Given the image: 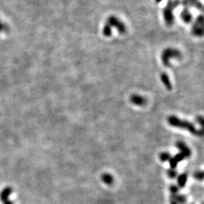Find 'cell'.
<instances>
[{
	"instance_id": "6da1fadb",
	"label": "cell",
	"mask_w": 204,
	"mask_h": 204,
	"mask_svg": "<svg viewBox=\"0 0 204 204\" xmlns=\"http://www.w3.org/2000/svg\"><path fill=\"white\" fill-rule=\"evenodd\" d=\"M168 122L170 125L174 127H179L181 129H184L189 131L192 134L195 135H202V130L199 131L196 129L195 127L191 122H188L187 120H181L176 116H170L168 118Z\"/></svg>"
},
{
	"instance_id": "7a4b0ae2",
	"label": "cell",
	"mask_w": 204,
	"mask_h": 204,
	"mask_svg": "<svg viewBox=\"0 0 204 204\" xmlns=\"http://www.w3.org/2000/svg\"><path fill=\"white\" fill-rule=\"evenodd\" d=\"M180 4L179 0H169L167 5L165 7L163 10L164 19L166 23L168 25H171L174 22V15L173 11L176 7Z\"/></svg>"
},
{
	"instance_id": "3957f363",
	"label": "cell",
	"mask_w": 204,
	"mask_h": 204,
	"mask_svg": "<svg viewBox=\"0 0 204 204\" xmlns=\"http://www.w3.org/2000/svg\"><path fill=\"white\" fill-rule=\"evenodd\" d=\"M181 57H182V54L179 50L174 48H167L162 52L161 60L164 66L169 67L171 66L170 63L171 59H180Z\"/></svg>"
},
{
	"instance_id": "277c9868",
	"label": "cell",
	"mask_w": 204,
	"mask_h": 204,
	"mask_svg": "<svg viewBox=\"0 0 204 204\" xmlns=\"http://www.w3.org/2000/svg\"><path fill=\"white\" fill-rule=\"evenodd\" d=\"M204 31V21L202 15H199L192 27V32L196 36H202Z\"/></svg>"
},
{
	"instance_id": "5b68a950",
	"label": "cell",
	"mask_w": 204,
	"mask_h": 204,
	"mask_svg": "<svg viewBox=\"0 0 204 204\" xmlns=\"http://www.w3.org/2000/svg\"><path fill=\"white\" fill-rule=\"evenodd\" d=\"M107 23L110 25L111 27L112 26L115 27L120 34H124L126 32V25L116 17L111 16L109 17L107 19Z\"/></svg>"
},
{
	"instance_id": "8992f818",
	"label": "cell",
	"mask_w": 204,
	"mask_h": 204,
	"mask_svg": "<svg viewBox=\"0 0 204 204\" xmlns=\"http://www.w3.org/2000/svg\"><path fill=\"white\" fill-rule=\"evenodd\" d=\"M130 101L131 103L135 104L137 106H143L147 103V100L144 97L138 95V94H133L130 97Z\"/></svg>"
},
{
	"instance_id": "52a82bcc",
	"label": "cell",
	"mask_w": 204,
	"mask_h": 204,
	"mask_svg": "<svg viewBox=\"0 0 204 204\" xmlns=\"http://www.w3.org/2000/svg\"><path fill=\"white\" fill-rule=\"evenodd\" d=\"M161 77V80L162 82V83L164 84L165 87L168 90H171L172 89V85L171 84V80H170L168 75L166 73H162L160 75Z\"/></svg>"
},
{
	"instance_id": "ba28073f",
	"label": "cell",
	"mask_w": 204,
	"mask_h": 204,
	"mask_svg": "<svg viewBox=\"0 0 204 204\" xmlns=\"http://www.w3.org/2000/svg\"><path fill=\"white\" fill-rule=\"evenodd\" d=\"M180 17L182 20L186 23H189L192 20V15L188 8H185L180 13Z\"/></svg>"
},
{
	"instance_id": "9c48e42d",
	"label": "cell",
	"mask_w": 204,
	"mask_h": 204,
	"mask_svg": "<svg viewBox=\"0 0 204 204\" xmlns=\"http://www.w3.org/2000/svg\"><path fill=\"white\" fill-rule=\"evenodd\" d=\"M183 5L185 6H194L199 9H202L203 6L202 3L198 0H184L182 2Z\"/></svg>"
},
{
	"instance_id": "30bf717a",
	"label": "cell",
	"mask_w": 204,
	"mask_h": 204,
	"mask_svg": "<svg viewBox=\"0 0 204 204\" xmlns=\"http://www.w3.org/2000/svg\"><path fill=\"white\" fill-rule=\"evenodd\" d=\"M177 147H178V149L181 151V153H182L184 155L186 156V157L190 156V151L186 147V145L184 144V143L182 142H178V143H177Z\"/></svg>"
},
{
	"instance_id": "8fae6325",
	"label": "cell",
	"mask_w": 204,
	"mask_h": 204,
	"mask_svg": "<svg viewBox=\"0 0 204 204\" xmlns=\"http://www.w3.org/2000/svg\"><path fill=\"white\" fill-rule=\"evenodd\" d=\"M103 32L105 36L107 37L110 36L112 35V27L108 24L107 23L104 26Z\"/></svg>"
},
{
	"instance_id": "7c38bea8",
	"label": "cell",
	"mask_w": 204,
	"mask_h": 204,
	"mask_svg": "<svg viewBox=\"0 0 204 204\" xmlns=\"http://www.w3.org/2000/svg\"><path fill=\"white\" fill-rule=\"evenodd\" d=\"M102 179H103V180L105 183H107L108 184H110L113 182L112 176L110 175H108V174L103 175V176H102Z\"/></svg>"
},
{
	"instance_id": "4fadbf2b",
	"label": "cell",
	"mask_w": 204,
	"mask_h": 204,
	"mask_svg": "<svg viewBox=\"0 0 204 204\" xmlns=\"http://www.w3.org/2000/svg\"><path fill=\"white\" fill-rule=\"evenodd\" d=\"M187 180V176L186 175H182L179 176V178L178 179V182L179 186L181 187L184 186Z\"/></svg>"
},
{
	"instance_id": "5bb4252c",
	"label": "cell",
	"mask_w": 204,
	"mask_h": 204,
	"mask_svg": "<svg viewBox=\"0 0 204 204\" xmlns=\"http://www.w3.org/2000/svg\"><path fill=\"white\" fill-rule=\"evenodd\" d=\"M160 158L162 161H165L168 160L169 158H171V155H170V154L167 153H163L161 155Z\"/></svg>"
},
{
	"instance_id": "9a60e30c",
	"label": "cell",
	"mask_w": 204,
	"mask_h": 204,
	"mask_svg": "<svg viewBox=\"0 0 204 204\" xmlns=\"http://www.w3.org/2000/svg\"><path fill=\"white\" fill-rule=\"evenodd\" d=\"M176 201L177 202L183 203L186 202V198H185V197L183 195H178V197L176 198Z\"/></svg>"
},
{
	"instance_id": "2e32d148",
	"label": "cell",
	"mask_w": 204,
	"mask_h": 204,
	"mask_svg": "<svg viewBox=\"0 0 204 204\" xmlns=\"http://www.w3.org/2000/svg\"><path fill=\"white\" fill-rule=\"evenodd\" d=\"M176 173L175 171H174L173 168L171 169L170 171H168V175L171 177H172H172H175L176 176Z\"/></svg>"
},
{
	"instance_id": "e0dca14e",
	"label": "cell",
	"mask_w": 204,
	"mask_h": 204,
	"mask_svg": "<svg viewBox=\"0 0 204 204\" xmlns=\"http://www.w3.org/2000/svg\"><path fill=\"white\" fill-rule=\"evenodd\" d=\"M195 177L198 179L202 180L203 178V172H199V173H197V174H196V175H195Z\"/></svg>"
},
{
	"instance_id": "ac0fdd59",
	"label": "cell",
	"mask_w": 204,
	"mask_h": 204,
	"mask_svg": "<svg viewBox=\"0 0 204 204\" xmlns=\"http://www.w3.org/2000/svg\"><path fill=\"white\" fill-rule=\"evenodd\" d=\"M177 191H178V188H177L176 186H172L171 187V192H172V194H175Z\"/></svg>"
},
{
	"instance_id": "d6986e66",
	"label": "cell",
	"mask_w": 204,
	"mask_h": 204,
	"mask_svg": "<svg viewBox=\"0 0 204 204\" xmlns=\"http://www.w3.org/2000/svg\"><path fill=\"white\" fill-rule=\"evenodd\" d=\"M198 122H199L200 124H201V125L203 126V117L199 116L198 118Z\"/></svg>"
},
{
	"instance_id": "ffe728a7",
	"label": "cell",
	"mask_w": 204,
	"mask_h": 204,
	"mask_svg": "<svg viewBox=\"0 0 204 204\" xmlns=\"http://www.w3.org/2000/svg\"><path fill=\"white\" fill-rule=\"evenodd\" d=\"M155 1H156V2H157V3H159V2H161V1H162V0H155Z\"/></svg>"
}]
</instances>
